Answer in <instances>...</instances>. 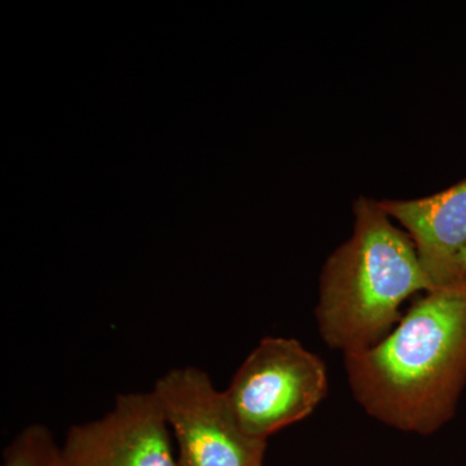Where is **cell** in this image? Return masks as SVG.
I'll return each mask as SVG.
<instances>
[{"label": "cell", "instance_id": "ba28073f", "mask_svg": "<svg viewBox=\"0 0 466 466\" xmlns=\"http://www.w3.org/2000/svg\"><path fill=\"white\" fill-rule=\"evenodd\" d=\"M460 266H461L462 274L466 275V251L464 256H462L461 263H460Z\"/></svg>", "mask_w": 466, "mask_h": 466}, {"label": "cell", "instance_id": "52a82bcc", "mask_svg": "<svg viewBox=\"0 0 466 466\" xmlns=\"http://www.w3.org/2000/svg\"><path fill=\"white\" fill-rule=\"evenodd\" d=\"M3 466H63L61 447L46 426H27L5 449Z\"/></svg>", "mask_w": 466, "mask_h": 466}, {"label": "cell", "instance_id": "277c9868", "mask_svg": "<svg viewBox=\"0 0 466 466\" xmlns=\"http://www.w3.org/2000/svg\"><path fill=\"white\" fill-rule=\"evenodd\" d=\"M152 391L177 441L179 466H263L267 441L244 433L225 391L204 370H171Z\"/></svg>", "mask_w": 466, "mask_h": 466}, {"label": "cell", "instance_id": "8992f818", "mask_svg": "<svg viewBox=\"0 0 466 466\" xmlns=\"http://www.w3.org/2000/svg\"><path fill=\"white\" fill-rule=\"evenodd\" d=\"M380 204L412 241L431 290L464 278L460 263L466 251V177L425 198Z\"/></svg>", "mask_w": 466, "mask_h": 466}, {"label": "cell", "instance_id": "7a4b0ae2", "mask_svg": "<svg viewBox=\"0 0 466 466\" xmlns=\"http://www.w3.org/2000/svg\"><path fill=\"white\" fill-rule=\"evenodd\" d=\"M351 236L321 269L315 318L325 345L355 354L373 348L400 323L410 297L431 290L412 241L380 201L352 205Z\"/></svg>", "mask_w": 466, "mask_h": 466}, {"label": "cell", "instance_id": "3957f363", "mask_svg": "<svg viewBox=\"0 0 466 466\" xmlns=\"http://www.w3.org/2000/svg\"><path fill=\"white\" fill-rule=\"evenodd\" d=\"M324 361L296 339L266 337L225 390L245 434L267 441L311 415L328 394Z\"/></svg>", "mask_w": 466, "mask_h": 466}, {"label": "cell", "instance_id": "5b68a950", "mask_svg": "<svg viewBox=\"0 0 466 466\" xmlns=\"http://www.w3.org/2000/svg\"><path fill=\"white\" fill-rule=\"evenodd\" d=\"M61 459L63 466H179L153 391L119 395L108 415L72 426Z\"/></svg>", "mask_w": 466, "mask_h": 466}, {"label": "cell", "instance_id": "6da1fadb", "mask_svg": "<svg viewBox=\"0 0 466 466\" xmlns=\"http://www.w3.org/2000/svg\"><path fill=\"white\" fill-rule=\"evenodd\" d=\"M345 368L368 415L404 433H437L466 386V275L421 294L382 341L345 355Z\"/></svg>", "mask_w": 466, "mask_h": 466}]
</instances>
